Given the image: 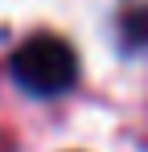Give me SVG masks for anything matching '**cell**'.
Segmentation results:
<instances>
[{"mask_svg":"<svg viewBox=\"0 0 148 152\" xmlns=\"http://www.w3.org/2000/svg\"><path fill=\"white\" fill-rule=\"evenodd\" d=\"M8 70L17 78V86L29 91V95H62L78 78V58L62 37L37 33V37H25L12 50Z\"/></svg>","mask_w":148,"mask_h":152,"instance_id":"cell-1","label":"cell"},{"mask_svg":"<svg viewBox=\"0 0 148 152\" xmlns=\"http://www.w3.org/2000/svg\"><path fill=\"white\" fill-rule=\"evenodd\" d=\"M123 41H127V45H144L148 41V8L123 17Z\"/></svg>","mask_w":148,"mask_h":152,"instance_id":"cell-2","label":"cell"}]
</instances>
